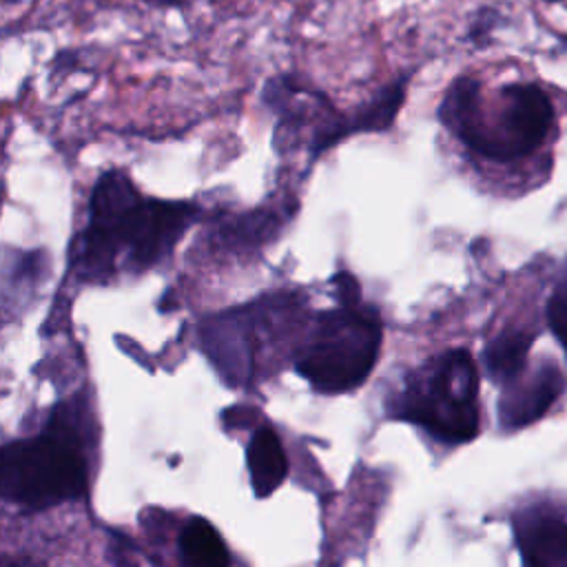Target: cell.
<instances>
[{"label": "cell", "instance_id": "10", "mask_svg": "<svg viewBox=\"0 0 567 567\" xmlns=\"http://www.w3.org/2000/svg\"><path fill=\"white\" fill-rule=\"evenodd\" d=\"M246 458H248V472H250V483L255 494L259 498L270 496L284 483L288 472V463H286V454L281 450L279 436L268 425L257 427L248 443Z\"/></svg>", "mask_w": 567, "mask_h": 567}, {"label": "cell", "instance_id": "7", "mask_svg": "<svg viewBox=\"0 0 567 567\" xmlns=\"http://www.w3.org/2000/svg\"><path fill=\"white\" fill-rule=\"evenodd\" d=\"M565 390V374L554 361L527 365L503 385L498 396V423L503 430H520L547 414Z\"/></svg>", "mask_w": 567, "mask_h": 567}, {"label": "cell", "instance_id": "8", "mask_svg": "<svg viewBox=\"0 0 567 567\" xmlns=\"http://www.w3.org/2000/svg\"><path fill=\"white\" fill-rule=\"evenodd\" d=\"M512 527L525 567H567V512L536 503L518 509Z\"/></svg>", "mask_w": 567, "mask_h": 567}, {"label": "cell", "instance_id": "4", "mask_svg": "<svg viewBox=\"0 0 567 567\" xmlns=\"http://www.w3.org/2000/svg\"><path fill=\"white\" fill-rule=\"evenodd\" d=\"M388 412L439 441H472L478 432V370L472 354L447 350L423 363L405 379Z\"/></svg>", "mask_w": 567, "mask_h": 567}, {"label": "cell", "instance_id": "2", "mask_svg": "<svg viewBox=\"0 0 567 567\" xmlns=\"http://www.w3.org/2000/svg\"><path fill=\"white\" fill-rule=\"evenodd\" d=\"M439 120L470 151L512 162L543 144L554 124V106L536 84H507L485 104L481 82L461 75L445 91Z\"/></svg>", "mask_w": 567, "mask_h": 567}, {"label": "cell", "instance_id": "1", "mask_svg": "<svg viewBox=\"0 0 567 567\" xmlns=\"http://www.w3.org/2000/svg\"><path fill=\"white\" fill-rule=\"evenodd\" d=\"M197 217L193 202L146 197L124 171L111 168L95 182L89 224L71 244V275L104 284L120 270L144 272L173 252Z\"/></svg>", "mask_w": 567, "mask_h": 567}, {"label": "cell", "instance_id": "11", "mask_svg": "<svg viewBox=\"0 0 567 567\" xmlns=\"http://www.w3.org/2000/svg\"><path fill=\"white\" fill-rule=\"evenodd\" d=\"M532 343L534 334L525 330H505L494 337L483 350V365L487 377L503 385L518 377L527 368Z\"/></svg>", "mask_w": 567, "mask_h": 567}, {"label": "cell", "instance_id": "13", "mask_svg": "<svg viewBox=\"0 0 567 567\" xmlns=\"http://www.w3.org/2000/svg\"><path fill=\"white\" fill-rule=\"evenodd\" d=\"M184 567H228L230 558L217 529L206 518H190L179 534Z\"/></svg>", "mask_w": 567, "mask_h": 567}, {"label": "cell", "instance_id": "9", "mask_svg": "<svg viewBox=\"0 0 567 567\" xmlns=\"http://www.w3.org/2000/svg\"><path fill=\"white\" fill-rule=\"evenodd\" d=\"M284 221H286V215L281 210L257 208L219 224L213 239L217 246L226 250H252L275 239Z\"/></svg>", "mask_w": 567, "mask_h": 567}, {"label": "cell", "instance_id": "3", "mask_svg": "<svg viewBox=\"0 0 567 567\" xmlns=\"http://www.w3.org/2000/svg\"><path fill=\"white\" fill-rule=\"evenodd\" d=\"M75 416L78 408L62 403L44 434L4 445L0 483L9 503L44 509L84 492L86 465Z\"/></svg>", "mask_w": 567, "mask_h": 567}, {"label": "cell", "instance_id": "12", "mask_svg": "<svg viewBox=\"0 0 567 567\" xmlns=\"http://www.w3.org/2000/svg\"><path fill=\"white\" fill-rule=\"evenodd\" d=\"M405 100V80L383 86L372 100L343 115V135L352 133H379L388 131Z\"/></svg>", "mask_w": 567, "mask_h": 567}, {"label": "cell", "instance_id": "14", "mask_svg": "<svg viewBox=\"0 0 567 567\" xmlns=\"http://www.w3.org/2000/svg\"><path fill=\"white\" fill-rule=\"evenodd\" d=\"M547 326L560 346L567 350V261L556 279V286L547 299Z\"/></svg>", "mask_w": 567, "mask_h": 567}, {"label": "cell", "instance_id": "15", "mask_svg": "<svg viewBox=\"0 0 567 567\" xmlns=\"http://www.w3.org/2000/svg\"><path fill=\"white\" fill-rule=\"evenodd\" d=\"M4 567H33V563L24 558H13V560H4Z\"/></svg>", "mask_w": 567, "mask_h": 567}, {"label": "cell", "instance_id": "16", "mask_svg": "<svg viewBox=\"0 0 567 567\" xmlns=\"http://www.w3.org/2000/svg\"><path fill=\"white\" fill-rule=\"evenodd\" d=\"M549 2H556V0H549Z\"/></svg>", "mask_w": 567, "mask_h": 567}, {"label": "cell", "instance_id": "5", "mask_svg": "<svg viewBox=\"0 0 567 567\" xmlns=\"http://www.w3.org/2000/svg\"><path fill=\"white\" fill-rule=\"evenodd\" d=\"M381 350V319L374 308L341 303L317 315L299 357L297 372L323 394L348 392L365 381Z\"/></svg>", "mask_w": 567, "mask_h": 567}, {"label": "cell", "instance_id": "6", "mask_svg": "<svg viewBox=\"0 0 567 567\" xmlns=\"http://www.w3.org/2000/svg\"><path fill=\"white\" fill-rule=\"evenodd\" d=\"M264 321L261 299L250 306L224 310L202 323V348L228 383L250 377L257 334Z\"/></svg>", "mask_w": 567, "mask_h": 567}]
</instances>
